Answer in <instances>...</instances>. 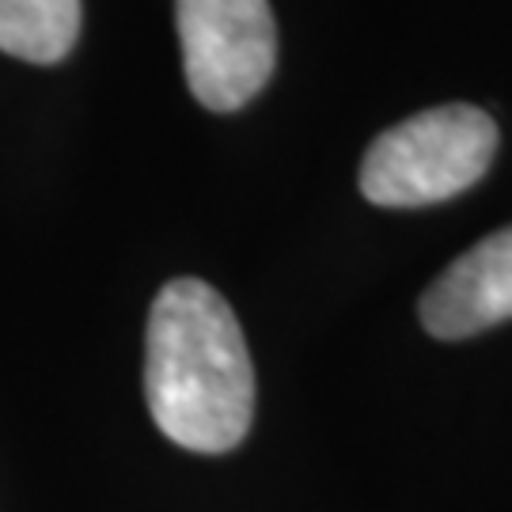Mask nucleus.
<instances>
[{"instance_id": "nucleus-1", "label": "nucleus", "mask_w": 512, "mask_h": 512, "mask_svg": "<svg viewBox=\"0 0 512 512\" xmlns=\"http://www.w3.org/2000/svg\"><path fill=\"white\" fill-rule=\"evenodd\" d=\"M148 414L179 448L220 456L255 421V365L236 311L198 277L167 281L145 334Z\"/></svg>"}, {"instance_id": "nucleus-5", "label": "nucleus", "mask_w": 512, "mask_h": 512, "mask_svg": "<svg viewBox=\"0 0 512 512\" xmlns=\"http://www.w3.org/2000/svg\"><path fill=\"white\" fill-rule=\"evenodd\" d=\"M80 19L84 0H0V50L31 65H57L73 54Z\"/></svg>"}, {"instance_id": "nucleus-4", "label": "nucleus", "mask_w": 512, "mask_h": 512, "mask_svg": "<svg viewBox=\"0 0 512 512\" xmlns=\"http://www.w3.org/2000/svg\"><path fill=\"white\" fill-rule=\"evenodd\" d=\"M421 327L463 342L512 319V224L478 239L421 296Z\"/></svg>"}, {"instance_id": "nucleus-3", "label": "nucleus", "mask_w": 512, "mask_h": 512, "mask_svg": "<svg viewBox=\"0 0 512 512\" xmlns=\"http://www.w3.org/2000/svg\"><path fill=\"white\" fill-rule=\"evenodd\" d=\"M183 69L205 110L247 107L277 65V19L270 0H175Z\"/></svg>"}, {"instance_id": "nucleus-2", "label": "nucleus", "mask_w": 512, "mask_h": 512, "mask_svg": "<svg viewBox=\"0 0 512 512\" xmlns=\"http://www.w3.org/2000/svg\"><path fill=\"white\" fill-rule=\"evenodd\" d=\"M497 122L471 103H444L384 129L361 160V194L380 209H421L459 198L490 171Z\"/></svg>"}]
</instances>
